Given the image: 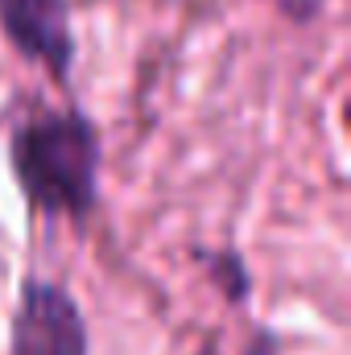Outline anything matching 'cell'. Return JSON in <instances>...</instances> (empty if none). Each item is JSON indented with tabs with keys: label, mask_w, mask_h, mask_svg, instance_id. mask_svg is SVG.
<instances>
[{
	"label": "cell",
	"mask_w": 351,
	"mask_h": 355,
	"mask_svg": "<svg viewBox=\"0 0 351 355\" xmlns=\"http://www.w3.org/2000/svg\"><path fill=\"white\" fill-rule=\"evenodd\" d=\"M0 29L21 58L46 67L58 83H67L79 54L67 0H0Z\"/></svg>",
	"instance_id": "cell-3"
},
{
	"label": "cell",
	"mask_w": 351,
	"mask_h": 355,
	"mask_svg": "<svg viewBox=\"0 0 351 355\" xmlns=\"http://www.w3.org/2000/svg\"><path fill=\"white\" fill-rule=\"evenodd\" d=\"M8 355H91L87 314L62 281L21 277L8 314Z\"/></svg>",
	"instance_id": "cell-2"
},
{
	"label": "cell",
	"mask_w": 351,
	"mask_h": 355,
	"mask_svg": "<svg viewBox=\"0 0 351 355\" xmlns=\"http://www.w3.org/2000/svg\"><path fill=\"white\" fill-rule=\"evenodd\" d=\"M277 4H281L293 21H310V17L318 12V0H277Z\"/></svg>",
	"instance_id": "cell-6"
},
{
	"label": "cell",
	"mask_w": 351,
	"mask_h": 355,
	"mask_svg": "<svg viewBox=\"0 0 351 355\" xmlns=\"http://www.w3.org/2000/svg\"><path fill=\"white\" fill-rule=\"evenodd\" d=\"M8 166L33 215L87 223L99 207L103 141L87 112L58 107L25 116L8 137Z\"/></svg>",
	"instance_id": "cell-1"
},
{
	"label": "cell",
	"mask_w": 351,
	"mask_h": 355,
	"mask_svg": "<svg viewBox=\"0 0 351 355\" xmlns=\"http://www.w3.org/2000/svg\"><path fill=\"white\" fill-rule=\"evenodd\" d=\"M240 355H281V335L261 322V327H252V335H248V343H244Z\"/></svg>",
	"instance_id": "cell-5"
},
{
	"label": "cell",
	"mask_w": 351,
	"mask_h": 355,
	"mask_svg": "<svg viewBox=\"0 0 351 355\" xmlns=\"http://www.w3.org/2000/svg\"><path fill=\"white\" fill-rule=\"evenodd\" d=\"M194 257H198V265L207 272V281L223 293V302L248 306V297H252V268L236 248H203V244H194Z\"/></svg>",
	"instance_id": "cell-4"
}]
</instances>
